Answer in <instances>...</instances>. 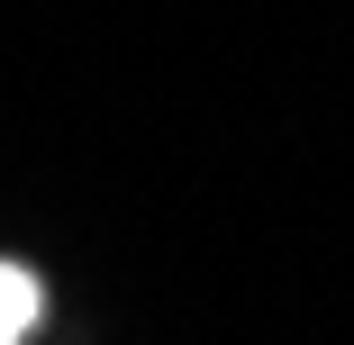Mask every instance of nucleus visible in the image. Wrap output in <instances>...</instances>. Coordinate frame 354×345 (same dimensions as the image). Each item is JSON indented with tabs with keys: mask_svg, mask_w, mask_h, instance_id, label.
I'll return each mask as SVG.
<instances>
[{
	"mask_svg": "<svg viewBox=\"0 0 354 345\" xmlns=\"http://www.w3.org/2000/svg\"><path fill=\"white\" fill-rule=\"evenodd\" d=\"M37 309H46V291L28 282L19 263H0V345H19V336L37 327Z\"/></svg>",
	"mask_w": 354,
	"mask_h": 345,
	"instance_id": "1",
	"label": "nucleus"
}]
</instances>
